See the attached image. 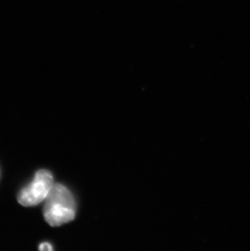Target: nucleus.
<instances>
[{
	"instance_id": "nucleus-1",
	"label": "nucleus",
	"mask_w": 250,
	"mask_h": 251,
	"mask_svg": "<svg viewBox=\"0 0 250 251\" xmlns=\"http://www.w3.org/2000/svg\"><path fill=\"white\" fill-rule=\"evenodd\" d=\"M45 201L43 216L50 226L58 227L74 221L76 208L75 199L64 185L54 184Z\"/></svg>"
},
{
	"instance_id": "nucleus-2",
	"label": "nucleus",
	"mask_w": 250,
	"mask_h": 251,
	"mask_svg": "<svg viewBox=\"0 0 250 251\" xmlns=\"http://www.w3.org/2000/svg\"><path fill=\"white\" fill-rule=\"evenodd\" d=\"M54 185L50 171L41 169L36 173L32 182L20 191L17 201L23 206H37L45 201Z\"/></svg>"
},
{
	"instance_id": "nucleus-3",
	"label": "nucleus",
	"mask_w": 250,
	"mask_h": 251,
	"mask_svg": "<svg viewBox=\"0 0 250 251\" xmlns=\"http://www.w3.org/2000/svg\"><path fill=\"white\" fill-rule=\"evenodd\" d=\"M39 250L42 251H50L53 250V247L49 243H43L39 246Z\"/></svg>"
}]
</instances>
